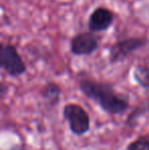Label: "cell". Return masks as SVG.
Segmentation results:
<instances>
[{"label":"cell","mask_w":149,"mask_h":150,"mask_svg":"<svg viewBox=\"0 0 149 150\" xmlns=\"http://www.w3.org/2000/svg\"><path fill=\"white\" fill-rule=\"evenodd\" d=\"M8 93V86L0 82V99H3Z\"/></svg>","instance_id":"obj_11"},{"label":"cell","mask_w":149,"mask_h":150,"mask_svg":"<svg viewBox=\"0 0 149 150\" xmlns=\"http://www.w3.org/2000/svg\"><path fill=\"white\" fill-rule=\"evenodd\" d=\"M127 150H149V135H142L127 146Z\"/></svg>","instance_id":"obj_10"},{"label":"cell","mask_w":149,"mask_h":150,"mask_svg":"<svg viewBox=\"0 0 149 150\" xmlns=\"http://www.w3.org/2000/svg\"><path fill=\"white\" fill-rule=\"evenodd\" d=\"M20 150H25V149H20Z\"/></svg>","instance_id":"obj_12"},{"label":"cell","mask_w":149,"mask_h":150,"mask_svg":"<svg viewBox=\"0 0 149 150\" xmlns=\"http://www.w3.org/2000/svg\"><path fill=\"white\" fill-rule=\"evenodd\" d=\"M0 69L11 77H18L26 73V64L12 44L0 43Z\"/></svg>","instance_id":"obj_2"},{"label":"cell","mask_w":149,"mask_h":150,"mask_svg":"<svg viewBox=\"0 0 149 150\" xmlns=\"http://www.w3.org/2000/svg\"><path fill=\"white\" fill-rule=\"evenodd\" d=\"M62 115L68 122L71 132L76 136H83L90 130L89 115L81 105L68 103L64 107Z\"/></svg>","instance_id":"obj_4"},{"label":"cell","mask_w":149,"mask_h":150,"mask_svg":"<svg viewBox=\"0 0 149 150\" xmlns=\"http://www.w3.org/2000/svg\"><path fill=\"white\" fill-rule=\"evenodd\" d=\"M133 78L140 87L149 90V67L142 64L136 65L133 71Z\"/></svg>","instance_id":"obj_9"},{"label":"cell","mask_w":149,"mask_h":150,"mask_svg":"<svg viewBox=\"0 0 149 150\" xmlns=\"http://www.w3.org/2000/svg\"><path fill=\"white\" fill-rule=\"evenodd\" d=\"M79 88L86 97L96 102L109 115L123 113L130 106L129 98L117 93L110 84L94 80H81Z\"/></svg>","instance_id":"obj_1"},{"label":"cell","mask_w":149,"mask_h":150,"mask_svg":"<svg viewBox=\"0 0 149 150\" xmlns=\"http://www.w3.org/2000/svg\"><path fill=\"white\" fill-rule=\"evenodd\" d=\"M148 112H149V99L141 102L139 105H137V106L131 111V113L128 115L127 120H126V125H127L128 127L133 128L134 126L137 125L140 117Z\"/></svg>","instance_id":"obj_8"},{"label":"cell","mask_w":149,"mask_h":150,"mask_svg":"<svg viewBox=\"0 0 149 150\" xmlns=\"http://www.w3.org/2000/svg\"><path fill=\"white\" fill-rule=\"evenodd\" d=\"M147 44L148 39L146 37H129L117 41L109 48V62L112 64L121 62Z\"/></svg>","instance_id":"obj_3"},{"label":"cell","mask_w":149,"mask_h":150,"mask_svg":"<svg viewBox=\"0 0 149 150\" xmlns=\"http://www.w3.org/2000/svg\"><path fill=\"white\" fill-rule=\"evenodd\" d=\"M115 14L112 9L104 6H98L91 12L88 21V28L91 33H100L110 28Z\"/></svg>","instance_id":"obj_6"},{"label":"cell","mask_w":149,"mask_h":150,"mask_svg":"<svg viewBox=\"0 0 149 150\" xmlns=\"http://www.w3.org/2000/svg\"><path fill=\"white\" fill-rule=\"evenodd\" d=\"M41 96L50 105L58 104L61 96V89L54 82H49L45 85L41 92Z\"/></svg>","instance_id":"obj_7"},{"label":"cell","mask_w":149,"mask_h":150,"mask_svg":"<svg viewBox=\"0 0 149 150\" xmlns=\"http://www.w3.org/2000/svg\"><path fill=\"white\" fill-rule=\"evenodd\" d=\"M99 47V39L91 32H81L71 39L70 49L74 55L83 56L94 53Z\"/></svg>","instance_id":"obj_5"}]
</instances>
